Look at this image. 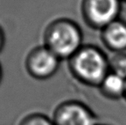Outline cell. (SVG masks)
<instances>
[{
  "label": "cell",
  "mask_w": 126,
  "mask_h": 125,
  "mask_svg": "<svg viewBox=\"0 0 126 125\" xmlns=\"http://www.w3.org/2000/svg\"><path fill=\"white\" fill-rule=\"evenodd\" d=\"M69 68L78 82L98 87L110 72V58L94 45H83L69 59Z\"/></svg>",
  "instance_id": "6da1fadb"
},
{
  "label": "cell",
  "mask_w": 126,
  "mask_h": 125,
  "mask_svg": "<svg viewBox=\"0 0 126 125\" xmlns=\"http://www.w3.org/2000/svg\"><path fill=\"white\" fill-rule=\"evenodd\" d=\"M122 5V0H82L81 15L88 27L100 31L120 18Z\"/></svg>",
  "instance_id": "3957f363"
},
{
  "label": "cell",
  "mask_w": 126,
  "mask_h": 125,
  "mask_svg": "<svg viewBox=\"0 0 126 125\" xmlns=\"http://www.w3.org/2000/svg\"><path fill=\"white\" fill-rule=\"evenodd\" d=\"M45 45L60 59H70L83 45V33L76 22L60 18L51 22L44 33Z\"/></svg>",
  "instance_id": "7a4b0ae2"
},
{
  "label": "cell",
  "mask_w": 126,
  "mask_h": 125,
  "mask_svg": "<svg viewBox=\"0 0 126 125\" xmlns=\"http://www.w3.org/2000/svg\"><path fill=\"white\" fill-rule=\"evenodd\" d=\"M54 125H97L94 112L84 103L68 100L58 105L53 112Z\"/></svg>",
  "instance_id": "277c9868"
},
{
  "label": "cell",
  "mask_w": 126,
  "mask_h": 125,
  "mask_svg": "<svg viewBox=\"0 0 126 125\" xmlns=\"http://www.w3.org/2000/svg\"><path fill=\"white\" fill-rule=\"evenodd\" d=\"M1 78H2V69L1 66H0V82H1Z\"/></svg>",
  "instance_id": "8fae6325"
},
{
  "label": "cell",
  "mask_w": 126,
  "mask_h": 125,
  "mask_svg": "<svg viewBox=\"0 0 126 125\" xmlns=\"http://www.w3.org/2000/svg\"><path fill=\"white\" fill-rule=\"evenodd\" d=\"M125 99L126 100V91H125Z\"/></svg>",
  "instance_id": "4fadbf2b"
},
{
  "label": "cell",
  "mask_w": 126,
  "mask_h": 125,
  "mask_svg": "<svg viewBox=\"0 0 126 125\" xmlns=\"http://www.w3.org/2000/svg\"><path fill=\"white\" fill-rule=\"evenodd\" d=\"M97 125H109V124H98Z\"/></svg>",
  "instance_id": "7c38bea8"
},
{
  "label": "cell",
  "mask_w": 126,
  "mask_h": 125,
  "mask_svg": "<svg viewBox=\"0 0 126 125\" xmlns=\"http://www.w3.org/2000/svg\"><path fill=\"white\" fill-rule=\"evenodd\" d=\"M61 59L46 45L34 48L26 59L28 73L34 78L44 80L50 78L58 70Z\"/></svg>",
  "instance_id": "5b68a950"
},
{
  "label": "cell",
  "mask_w": 126,
  "mask_h": 125,
  "mask_svg": "<svg viewBox=\"0 0 126 125\" xmlns=\"http://www.w3.org/2000/svg\"><path fill=\"white\" fill-rule=\"evenodd\" d=\"M100 94L111 100L125 98L126 91V79L110 71L98 87Z\"/></svg>",
  "instance_id": "52a82bcc"
},
{
  "label": "cell",
  "mask_w": 126,
  "mask_h": 125,
  "mask_svg": "<svg viewBox=\"0 0 126 125\" xmlns=\"http://www.w3.org/2000/svg\"><path fill=\"white\" fill-rule=\"evenodd\" d=\"M3 44H4V36H3V33L2 29L0 28V51L3 49Z\"/></svg>",
  "instance_id": "30bf717a"
},
{
  "label": "cell",
  "mask_w": 126,
  "mask_h": 125,
  "mask_svg": "<svg viewBox=\"0 0 126 125\" xmlns=\"http://www.w3.org/2000/svg\"><path fill=\"white\" fill-rule=\"evenodd\" d=\"M100 40L111 52L122 53L126 52V22L118 19L100 30Z\"/></svg>",
  "instance_id": "8992f818"
},
{
  "label": "cell",
  "mask_w": 126,
  "mask_h": 125,
  "mask_svg": "<svg viewBox=\"0 0 126 125\" xmlns=\"http://www.w3.org/2000/svg\"><path fill=\"white\" fill-rule=\"evenodd\" d=\"M122 1H123V3H124V2H125V3H126V0H122Z\"/></svg>",
  "instance_id": "5bb4252c"
},
{
  "label": "cell",
  "mask_w": 126,
  "mask_h": 125,
  "mask_svg": "<svg viewBox=\"0 0 126 125\" xmlns=\"http://www.w3.org/2000/svg\"><path fill=\"white\" fill-rule=\"evenodd\" d=\"M110 71L126 79V52L117 53L110 58Z\"/></svg>",
  "instance_id": "ba28073f"
},
{
  "label": "cell",
  "mask_w": 126,
  "mask_h": 125,
  "mask_svg": "<svg viewBox=\"0 0 126 125\" xmlns=\"http://www.w3.org/2000/svg\"><path fill=\"white\" fill-rule=\"evenodd\" d=\"M18 125H54L52 118L41 113H32L22 119Z\"/></svg>",
  "instance_id": "9c48e42d"
}]
</instances>
